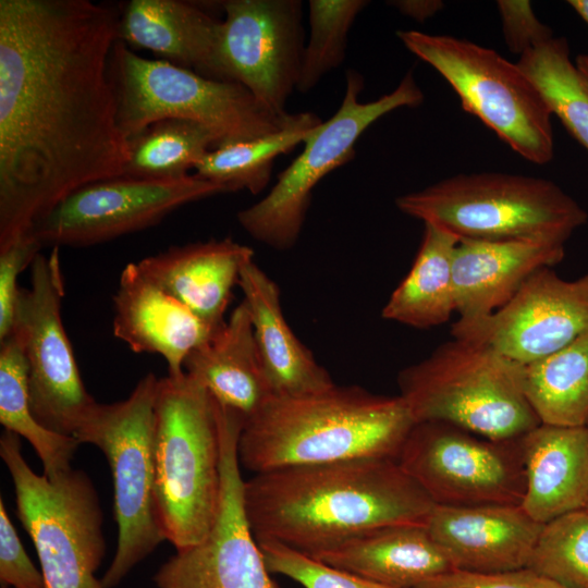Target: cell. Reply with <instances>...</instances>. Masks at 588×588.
I'll list each match as a JSON object with an SVG mask.
<instances>
[{"mask_svg":"<svg viewBox=\"0 0 588 588\" xmlns=\"http://www.w3.org/2000/svg\"><path fill=\"white\" fill-rule=\"evenodd\" d=\"M400 396L415 422L443 421L506 440L540 424L520 383L519 363L493 348L453 338L399 372Z\"/></svg>","mask_w":588,"mask_h":588,"instance_id":"obj_7","label":"cell"},{"mask_svg":"<svg viewBox=\"0 0 588 588\" xmlns=\"http://www.w3.org/2000/svg\"><path fill=\"white\" fill-rule=\"evenodd\" d=\"M184 371L244 421L273 395L244 301L208 340L189 353Z\"/></svg>","mask_w":588,"mask_h":588,"instance_id":"obj_26","label":"cell"},{"mask_svg":"<svg viewBox=\"0 0 588 588\" xmlns=\"http://www.w3.org/2000/svg\"><path fill=\"white\" fill-rule=\"evenodd\" d=\"M588 331V272L564 280L552 268L534 273L502 308L482 319L452 324L453 338L487 345L526 364Z\"/></svg>","mask_w":588,"mask_h":588,"instance_id":"obj_16","label":"cell"},{"mask_svg":"<svg viewBox=\"0 0 588 588\" xmlns=\"http://www.w3.org/2000/svg\"><path fill=\"white\" fill-rule=\"evenodd\" d=\"M585 510H587V511H588V502H587V504H586V506H585Z\"/></svg>","mask_w":588,"mask_h":588,"instance_id":"obj_44","label":"cell"},{"mask_svg":"<svg viewBox=\"0 0 588 588\" xmlns=\"http://www.w3.org/2000/svg\"><path fill=\"white\" fill-rule=\"evenodd\" d=\"M41 248L33 234L27 233L0 249V342L12 332L21 291L17 285L19 275L30 267Z\"/></svg>","mask_w":588,"mask_h":588,"instance_id":"obj_36","label":"cell"},{"mask_svg":"<svg viewBox=\"0 0 588 588\" xmlns=\"http://www.w3.org/2000/svg\"><path fill=\"white\" fill-rule=\"evenodd\" d=\"M567 3L588 24V0H568Z\"/></svg>","mask_w":588,"mask_h":588,"instance_id":"obj_41","label":"cell"},{"mask_svg":"<svg viewBox=\"0 0 588 588\" xmlns=\"http://www.w3.org/2000/svg\"><path fill=\"white\" fill-rule=\"evenodd\" d=\"M244 482L237 456L224 453L216 523L201 542L160 566L154 576L158 588H279L246 517Z\"/></svg>","mask_w":588,"mask_h":588,"instance_id":"obj_17","label":"cell"},{"mask_svg":"<svg viewBox=\"0 0 588 588\" xmlns=\"http://www.w3.org/2000/svg\"><path fill=\"white\" fill-rule=\"evenodd\" d=\"M268 571L304 588H391L274 540H257Z\"/></svg>","mask_w":588,"mask_h":588,"instance_id":"obj_35","label":"cell"},{"mask_svg":"<svg viewBox=\"0 0 588 588\" xmlns=\"http://www.w3.org/2000/svg\"><path fill=\"white\" fill-rule=\"evenodd\" d=\"M29 269L30 285L20 291L11 334L24 352L30 409L45 428L74 437L97 402L84 385L62 323L60 247L39 253Z\"/></svg>","mask_w":588,"mask_h":588,"instance_id":"obj_13","label":"cell"},{"mask_svg":"<svg viewBox=\"0 0 588 588\" xmlns=\"http://www.w3.org/2000/svg\"><path fill=\"white\" fill-rule=\"evenodd\" d=\"M109 77L127 140L157 121L177 119L209 130L219 147L279 131L295 115L271 112L242 84L145 59L120 39L111 51Z\"/></svg>","mask_w":588,"mask_h":588,"instance_id":"obj_6","label":"cell"},{"mask_svg":"<svg viewBox=\"0 0 588 588\" xmlns=\"http://www.w3.org/2000/svg\"><path fill=\"white\" fill-rule=\"evenodd\" d=\"M460 237L424 223V235L409 272L382 308V318L417 329L446 322L456 313L452 260Z\"/></svg>","mask_w":588,"mask_h":588,"instance_id":"obj_27","label":"cell"},{"mask_svg":"<svg viewBox=\"0 0 588 588\" xmlns=\"http://www.w3.org/2000/svg\"><path fill=\"white\" fill-rule=\"evenodd\" d=\"M311 556L391 588H417L456 571L425 524L376 528Z\"/></svg>","mask_w":588,"mask_h":588,"instance_id":"obj_24","label":"cell"},{"mask_svg":"<svg viewBox=\"0 0 588 588\" xmlns=\"http://www.w3.org/2000/svg\"><path fill=\"white\" fill-rule=\"evenodd\" d=\"M517 64L538 87L552 114L588 151V86L571 60L566 38L553 36L519 56Z\"/></svg>","mask_w":588,"mask_h":588,"instance_id":"obj_32","label":"cell"},{"mask_svg":"<svg viewBox=\"0 0 588 588\" xmlns=\"http://www.w3.org/2000/svg\"><path fill=\"white\" fill-rule=\"evenodd\" d=\"M522 437L493 440L452 424L420 421L396 461L436 505H520L526 488Z\"/></svg>","mask_w":588,"mask_h":588,"instance_id":"obj_12","label":"cell"},{"mask_svg":"<svg viewBox=\"0 0 588 588\" xmlns=\"http://www.w3.org/2000/svg\"><path fill=\"white\" fill-rule=\"evenodd\" d=\"M0 581L11 588H45L41 571L27 555L0 498Z\"/></svg>","mask_w":588,"mask_h":588,"instance_id":"obj_37","label":"cell"},{"mask_svg":"<svg viewBox=\"0 0 588 588\" xmlns=\"http://www.w3.org/2000/svg\"><path fill=\"white\" fill-rule=\"evenodd\" d=\"M564 256V245L461 238L452 260L457 320L470 322L492 315L534 273L552 268Z\"/></svg>","mask_w":588,"mask_h":588,"instance_id":"obj_20","label":"cell"},{"mask_svg":"<svg viewBox=\"0 0 588 588\" xmlns=\"http://www.w3.org/2000/svg\"><path fill=\"white\" fill-rule=\"evenodd\" d=\"M364 81L346 74L345 94L336 112L304 140L303 151L278 175L269 193L238 211L240 225L256 241L278 250L292 248L299 238L315 186L355 156V144L378 119L402 107H417L424 94L412 72L380 98L360 102Z\"/></svg>","mask_w":588,"mask_h":588,"instance_id":"obj_11","label":"cell"},{"mask_svg":"<svg viewBox=\"0 0 588 588\" xmlns=\"http://www.w3.org/2000/svg\"><path fill=\"white\" fill-rule=\"evenodd\" d=\"M504 41L510 51L522 56L553 37L551 28L541 23L526 0H499Z\"/></svg>","mask_w":588,"mask_h":588,"instance_id":"obj_38","label":"cell"},{"mask_svg":"<svg viewBox=\"0 0 588 588\" xmlns=\"http://www.w3.org/2000/svg\"><path fill=\"white\" fill-rule=\"evenodd\" d=\"M113 334L135 353L158 354L168 376L183 375L192 351L215 332L188 307L127 264L113 296Z\"/></svg>","mask_w":588,"mask_h":588,"instance_id":"obj_19","label":"cell"},{"mask_svg":"<svg viewBox=\"0 0 588 588\" xmlns=\"http://www.w3.org/2000/svg\"><path fill=\"white\" fill-rule=\"evenodd\" d=\"M219 184L188 174L175 180L120 176L87 184L35 222L42 247H85L150 228L177 208L217 194Z\"/></svg>","mask_w":588,"mask_h":588,"instance_id":"obj_14","label":"cell"},{"mask_svg":"<svg viewBox=\"0 0 588 588\" xmlns=\"http://www.w3.org/2000/svg\"><path fill=\"white\" fill-rule=\"evenodd\" d=\"M527 567L567 588H588V511L543 524Z\"/></svg>","mask_w":588,"mask_h":588,"instance_id":"obj_34","label":"cell"},{"mask_svg":"<svg viewBox=\"0 0 588 588\" xmlns=\"http://www.w3.org/2000/svg\"><path fill=\"white\" fill-rule=\"evenodd\" d=\"M425 526L456 571L495 575L527 567L543 524L520 505H436Z\"/></svg>","mask_w":588,"mask_h":588,"instance_id":"obj_18","label":"cell"},{"mask_svg":"<svg viewBox=\"0 0 588 588\" xmlns=\"http://www.w3.org/2000/svg\"><path fill=\"white\" fill-rule=\"evenodd\" d=\"M415 420L400 395L333 384L272 395L242 426L240 465L255 474L354 458H397Z\"/></svg>","mask_w":588,"mask_h":588,"instance_id":"obj_3","label":"cell"},{"mask_svg":"<svg viewBox=\"0 0 588 588\" xmlns=\"http://www.w3.org/2000/svg\"><path fill=\"white\" fill-rule=\"evenodd\" d=\"M222 20L181 0H131L120 9L118 38L175 65L221 81L218 48Z\"/></svg>","mask_w":588,"mask_h":588,"instance_id":"obj_23","label":"cell"},{"mask_svg":"<svg viewBox=\"0 0 588 588\" xmlns=\"http://www.w3.org/2000/svg\"><path fill=\"white\" fill-rule=\"evenodd\" d=\"M365 0H310V35L304 47L296 89L307 93L345 58L347 36L356 16L367 7Z\"/></svg>","mask_w":588,"mask_h":588,"instance_id":"obj_33","label":"cell"},{"mask_svg":"<svg viewBox=\"0 0 588 588\" xmlns=\"http://www.w3.org/2000/svg\"><path fill=\"white\" fill-rule=\"evenodd\" d=\"M154 470L166 540L176 551L201 542L220 507V413L207 389L186 372L158 380Z\"/></svg>","mask_w":588,"mask_h":588,"instance_id":"obj_4","label":"cell"},{"mask_svg":"<svg viewBox=\"0 0 588 588\" xmlns=\"http://www.w3.org/2000/svg\"><path fill=\"white\" fill-rule=\"evenodd\" d=\"M524 395L541 424L588 425V331L536 360L519 363Z\"/></svg>","mask_w":588,"mask_h":588,"instance_id":"obj_28","label":"cell"},{"mask_svg":"<svg viewBox=\"0 0 588 588\" xmlns=\"http://www.w3.org/2000/svg\"><path fill=\"white\" fill-rule=\"evenodd\" d=\"M222 8L221 81L242 84L271 112L289 114L286 101L297 87L305 47L302 2L229 0Z\"/></svg>","mask_w":588,"mask_h":588,"instance_id":"obj_15","label":"cell"},{"mask_svg":"<svg viewBox=\"0 0 588 588\" xmlns=\"http://www.w3.org/2000/svg\"><path fill=\"white\" fill-rule=\"evenodd\" d=\"M575 65L588 86V54L577 56Z\"/></svg>","mask_w":588,"mask_h":588,"instance_id":"obj_42","label":"cell"},{"mask_svg":"<svg viewBox=\"0 0 588 588\" xmlns=\"http://www.w3.org/2000/svg\"><path fill=\"white\" fill-rule=\"evenodd\" d=\"M0 422L5 430L28 441L40 458L47 478L72 468L71 461L81 443L74 437L45 428L33 415L27 365L23 348L13 334L0 342Z\"/></svg>","mask_w":588,"mask_h":588,"instance_id":"obj_30","label":"cell"},{"mask_svg":"<svg viewBox=\"0 0 588 588\" xmlns=\"http://www.w3.org/2000/svg\"><path fill=\"white\" fill-rule=\"evenodd\" d=\"M321 123L311 112L296 113L279 131L211 149L195 167V174L221 185L226 193L247 189L259 194L269 183L274 159L303 144Z\"/></svg>","mask_w":588,"mask_h":588,"instance_id":"obj_29","label":"cell"},{"mask_svg":"<svg viewBox=\"0 0 588 588\" xmlns=\"http://www.w3.org/2000/svg\"><path fill=\"white\" fill-rule=\"evenodd\" d=\"M417 588H567L528 567L495 575L455 571L430 579Z\"/></svg>","mask_w":588,"mask_h":588,"instance_id":"obj_39","label":"cell"},{"mask_svg":"<svg viewBox=\"0 0 588 588\" xmlns=\"http://www.w3.org/2000/svg\"><path fill=\"white\" fill-rule=\"evenodd\" d=\"M388 3L401 14L420 23L432 17L443 8V2L440 0H395Z\"/></svg>","mask_w":588,"mask_h":588,"instance_id":"obj_40","label":"cell"},{"mask_svg":"<svg viewBox=\"0 0 588 588\" xmlns=\"http://www.w3.org/2000/svg\"><path fill=\"white\" fill-rule=\"evenodd\" d=\"M434 503L394 458H354L255 474L244 507L256 540L313 555L359 534L425 524Z\"/></svg>","mask_w":588,"mask_h":588,"instance_id":"obj_2","label":"cell"},{"mask_svg":"<svg viewBox=\"0 0 588 588\" xmlns=\"http://www.w3.org/2000/svg\"><path fill=\"white\" fill-rule=\"evenodd\" d=\"M526 488L520 506L547 524L588 502V425L539 424L522 437Z\"/></svg>","mask_w":588,"mask_h":588,"instance_id":"obj_22","label":"cell"},{"mask_svg":"<svg viewBox=\"0 0 588 588\" xmlns=\"http://www.w3.org/2000/svg\"><path fill=\"white\" fill-rule=\"evenodd\" d=\"M158 378L149 372L130 396L97 403L77 429L79 443L106 455L113 480L118 542L103 577V588L117 587L163 540L155 498L154 427Z\"/></svg>","mask_w":588,"mask_h":588,"instance_id":"obj_8","label":"cell"},{"mask_svg":"<svg viewBox=\"0 0 588 588\" xmlns=\"http://www.w3.org/2000/svg\"><path fill=\"white\" fill-rule=\"evenodd\" d=\"M247 306L256 345L273 395H298L334 384L329 372L289 326L278 284L255 264L241 269L238 283Z\"/></svg>","mask_w":588,"mask_h":588,"instance_id":"obj_25","label":"cell"},{"mask_svg":"<svg viewBox=\"0 0 588 588\" xmlns=\"http://www.w3.org/2000/svg\"><path fill=\"white\" fill-rule=\"evenodd\" d=\"M403 213L461 238L564 245L587 211L554 182L502 172L457 174L399 196Z\"/></svg>","mask_w":588,"mask_h":588,"instance_id":"obj_5","label":"cell"},{"mask_svg":"<svg viewBox=\"0 0 588 588\" xmlns=\"http://www.w3.org/2000/svg\"><path fill=\"white\" fill-rule=\"evenodd\" d=\"M1 588H11V587H9V586H7V585H3V584H1Z\"/></svg>","mask_w":588,"mask_h":588,"instance_id":"obj_43","label":"cell"},{"mask_svg":"<svg viewBox=\"0 0 588 588\" xmlns=\"http://www.w3.org/2000/svg\"><path fill=\"white\" fill-rule=\"evenodd\" d=\"M216 147L213 134L197 123L177 119L157 121L128 139L130 158L123 176L181 179Z\"/></svg>","mask_w":588,"mask_h":588,"instance_id":"obj_31","label":"cell"},{"mask_svg":"<svg viewBox=\"0 0 588 588\" xmlns=\"http://www.w3.org/2000/svg\"><path fill=\"white\" fill-rule=\"evenodd\" d=\"M253 257L250 247L226 237L171 246L136 264L150 281L216 331L225 322L241 269Z\"/></svg>","mask_w":588,"mask_h":588,"instance_id":"obj_21","label":"cell"},{"mask_svg":"<svg viewBox=\"0 0 588 588\" xmlns=\"http://www.w3.org/2000/svg\"><path fill=\"white\" fill-rule=\"evenodd\" d=\"M396 35L452 86L465 111L479 118L515 152L537 164L552 160L553 114L517 63L453 36L418 30H397Z\"/></svg>","mask_w":588,"mask_h":588,"instance_id":"obj_10","label":"cell"},{"mask_svg":"<svg viewBox=\"0 0 588 588\" xmlns=\"http://www.w3.org/2000/svg\"><path fill=\"white\" fill-rule=\"evenodd\" d=\"M119 21L89 0H0V249L74 191L123 176Z\"/></svg>","mask_w":588,"mask_h":588,"instance_id":"obj_1","label":"cell"},{"mask_svg":"<svg viewBox=\"0 0 588 588\" xmlns=\"http://www.w3.org/2000/svg\"><path fill=\"white\" fill-rule=\"evenodd\" d=\"M0 456L15 490L17 516L32 538L45 588H103L95 576L106 543L102 511L90 478L70 468L37 475L22 454L20 437L5 430Z\"/></svg>","mask_w":588,"mask_h":588,"instance_id":"obj_9","label":"cell"}]
</instances>
